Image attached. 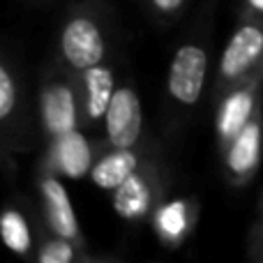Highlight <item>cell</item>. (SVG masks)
<instances>
[{
  "label": "cell",
  "mask_w": 263,
  "mask_h": 263,
  "mask_svg": "<svg viewBox=\"0 0 263 263\" xmlns=\"http://www.w3.org/2000/svg\"><path fill=\"white\" fill-rule=\"evenodd\" d=\"M263 69V16L250 12H240L236 30L231 32L227 46L217 63V72L213 79V102H217L224 92L240 83L250 81Z\"/></svg>",
  "instance_id": "obj_3"
},
{
  "label": "cell",
  "mask_w": 263,
  "mask_h": 263,
  "mask_svg": "<svg viewBox=\"0 0 263 263\" xmlns=\"http://www.w3.org/2000/svg\"><path fill=\"white\" fill-rule=\"evenodd\" d=\"M37 187H40V203H42V224L51 233L72 238L77 242H86L81 231L79 217L74 213V203L63 185V176L42 159L40 173H37ZM88 245V242H86Z\"/></svg>",
  "instance_id": "obj_9"
},
{
  "label": "cell",
  "mask_w": 263,
  "mask_h": 263,
  "mask_svg": "<svg viewBox=\"0 0 263 263\" xmlns=\"http://www.w3.org/2000/svg\"><path fill=\"white\" fill-rule=\"evenodd\" d=\"M81 81V106H83V127H100L104 125L106 111L111 106L114 92L118 88L116 69L109 60L97 63L79 74Z\"/></svg>",
  "instance_id": "obj_12"
},
{
  "label": "cell",
  "mask_w": 263,
  "mask_h": 263,
  "mask_svg": "<svg viewBox=\"0 0 263 263\" xmlns=\"http://www.w3.org/2000/svg\"><path fill=\"white\" fill-rule=\"evenodd\" d=\"M240 12H250V14H256V16H263V0H242Z\"/></svg>",
  "instance_id": "obj_19"
},
{
  "label": "cell",
  "mask_w": 263,
  "mask_h": 263,
  "mask_svg": "<svg viewBox=\"0 0 263 263\" xmlns=\"http://www.w3.org/2000/svg\"><path fill=\"white\" fill-rule=\"evenodd\" d=\"M263 106V69L224 92L215 102V136H217V150H222L233 136L247 125V120Z\"/></svg>",
  "instance_id": "obj_10"
},
{
  "label": "cell",
  "mask_w": 263,
  "mask_h": 263,
  "mask_svg": "<svg viewBox=\"0 0 263 263\" xmlns=\"http://www.w3.org/2000/svg\"><path fill=\"white\" fill-rule=\"evenodd\" d=\"M196 222V205L187 199H164L153 215V224L164 245H180Z\"/></svg>",
  "instance_id": "obj_15"
},
{
  "label": "cell",
  "mask_w": 263,
  "mask_h": 263,
  "mask_svg": "<svg viewBox=\"0 0 263 263\" xmlns=\"http://www.w3.org/2000/svg\"><path fill=\"white\" fill-rule=\"evenodd\" d=\"M102 148H104V141H95L90 134H86V127H79L49 141L42 159L63 178L79 180V178L90 176V168Z\"/></svg>",
  "instance_id": "obj_11"
},
{
  "label": "cell",
  "mask_w": 263,
  "mask_h": 263,
  "mask_svg": "<svg viewBox=\"0 0 263 263\" xmlns=\"http://www.w3.org/2000/svg\"><path fill=\"white\" fill-rule=\"evenodd\" d=\"M263 157V106L247 125L219 150L224 178L231 187H245L254 178Z\"/></svg>",
  "instance_id": "obj_8"
},
{
  "label": "cell",
  "mask_w": 263,
  "mask_h": 263,
  "mask_svg": "<svg viewBox=\"0 0 263 263\" xmlns=\"http://www.w3.org/2000/svg\"><path fill=\"white\" fill-rule=\"evenodd\" d=\"M35 259L40 263H100V261H116L114 256L92 254L86 242H77L72 238L51 233L42 224L37 229V250Z\"/></svg>",
  "instance_id": "obj_14"
},
{
  "label": "cell",
  "mask_w": 263,
  "mask_h": 263,
  "mask_svg": "<svg viewBox=\"0 0 263 263\" xmlns=\"http://www.w3.org/2000/svg\"><path fill=\"white\" fill-rule=\"evenodd\" d=\"M259 213H261V217H263V196H261V201H259Z\"/></svg>",
  "instance_id": "obj_20"
},
{
  "label": "cell",
  "mask_w": 263,
  "mask_h": 263,
  "mask_svg": "<svg viewBox=\"0 0 263 263\" xmlns=\"http://www.w3.org/2000/svg\"><path fill=\"white\" fill-rule=\"evenodd\" d=\"M168 171L162 153L155 145L148 159L114 192V208L127 222H145L153 219L155 210L166 199Z\"/></svg>",
  "instance_id": "obj_4"
},
{
  "label": "cell",
  "mask_w": 263,
  "mask_h": 263,
  "mask_svg": "<svg viewBox=\"0 0 263 263\" xmlns=\"http://www.w3.org/2000/svg\"><path fill=\"white\" fill-rule=\"evenodd\" d=\"M148 3V7L153 9L155 14H157L159 18H173L178 12L182 9V5L187 3V0H145Z\"/></svg>",
  "instance_id": "obj_18"
},
{
  "label": "cell",
  "mask_w": 263,
  "mask_h": 263,
  "mask_svg": "<svg viewBox=\"0 0 263 263\" xmlns=\"http://www.w3.org/2000/svg\"><path fill=\"white\" fill-rule=\"evenodd\" d=\"M247 256L252 261L263 263V217L252 224L250 233H247Z\"/></svg>",
  "instance_id": "obj_17"
},
{
  "label": "cell",
  "mask_w": 263,
  "mask_h": 263,
  "mask_svg": "<svg viewBox=\"0 0 263 263\" xmlns=\"http://www.w3.org/2000/svg\"><path fill=\"white\" fill-rule=\"evenodd\" d=\"M0 231H3V240L7 250H12L18 256H32L35 259V236H32V224L28 219L23 205L7 203L3 213V222H0Z\"/></svg>",
  "instance_id": "obj_16"
},
{
  "label": "cell",
  "mask_w": 263,
  "mask_h": 263,
  "mask_svg": "<svg viewBox=\"0 0 263 263\" xmlns=\"http://www.w3.org/2000/svg\"><path fill=\"white\" fill-rule=\"evenodd\" d=\"M153 148H155V143L150 139L143 145H139V148H114V145H104L90 168V180L100 190L114 194L132 173L148 159Z\"/></svg>",
  "instance_id": "obj_13"
},
{
  "label": "cell",
  "mask_w": 263,
  "mask_h": 263,
  "mask_svg": "<svg viewBox=\"0 0 263 263\" xmlns=\"http://www.w3.org/2000/svg\"><path fill=\"white\" fill-rule=\"evenodd\" d=\"M37 125L46 143L72 129L83 127L81 81L79 74L55 60L44 69L37 88Z\"/></svg>",
  "instance_id": "obj_2"
},
{
  "label": "cell",
  "mask_w": 263,
  "mask_h": 263,
  "mask_svg": "<svg viewBox=\"0 0 263 263\" xmlns=\"http://www.w3.org/2000/svg\"><path fill=\"white\" fill-rule=\"evenodd\" d=\"M210 67L208 40H187L178 46L166 74V97L178 111H190L201 102Z\"/></svg>",
  "instance_id": "obj_6"
},
{
  "label": "cell",
  "mask_w": 263,
  "mask_h": 263,
  "mask_svg": "<svg viewBox=\"0 0 263 263\" xmlns=\"http://www.w3.org/2000/svg\"><path fill=\"white\" fill-rule=\"evenodd\" d=\"M102 129H104L102 136L104 145H114V148H139L148 141L141 97L129 81L118 83Z\"/></svg>",
  "instance_id": "obj_7"
},
{
  "label": "cell",
  "mask_w": 263,
  "mask_h": 263,
  "mask_svg": "<svg viewBox=\"0 0 263 263\" xmlns=\"http://www.w3.org/2000/svg\"><path fill=\"white\" fill-rule=\"evenodd\" d=\"M30 104L21 74V65L5 53L0 63V127H3V150H18L30 145Z\"/></svg>",
  "instance_id": "obj_5"
},
{
  "label": "cell",
  "mask_w": 263,
  "mask_h": 263,
  "mask_svg": "<svg viewBox=\"0 0 263 263\" xmlns=\"http://www.w3.org/2000/svg\"><path fill=\"white\" fill-rule=\"evenodd\" d=\"M111 23L104 0H72L63 16L55 42V60L81 74L83 69L109 60Z\"/></svg>",
  "instance_id": "obj_1"
}]
</instances>
